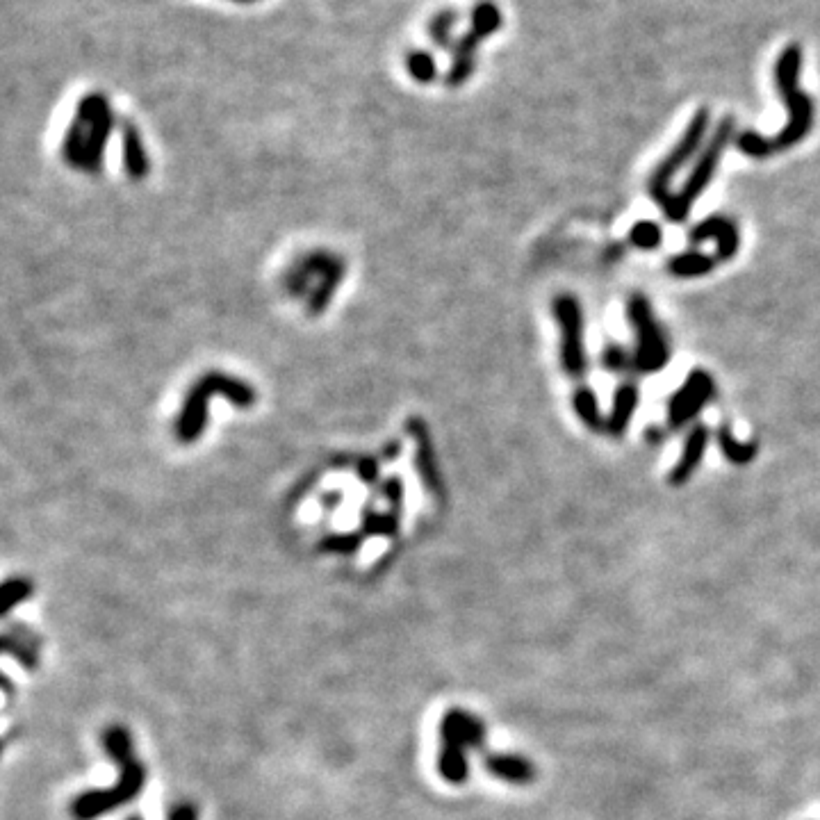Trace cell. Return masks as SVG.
I'll use <instances>...</instances> for the list:
<instances>
[{"mask_svg": "<svg viewBox=\"0 0 820 820\" xmlns=\"http://www.w3.org/2000/svg\"><path fill=\"white\" fill-rule=\"evenodd\" d=\"M105 750L110 757L117 761L121 768L119 784L110 791H89L82 793L80 798L71 805V814L78 820H94L98 816L108 814V811L126 805L142 791L146 770L139 764L133 754V743H130V734L123 727H112L105 734Z\"/></svg>", "mask_w": 820, "mask_h": 820, "instance_id": "1", "label": "cell"}, {"mask_svg": "<svg viewBox=\"0 0 820 820\" xmlns=\"http://www.w3.org/2000/svg\"><path fill=\"white\" fill-rule=\"evenodd\" d=\"M802 67V48L789 44L777 57L775 85L782 101L789 108V123L777 137H768L770 153L789 151L791 146L802 142L814 126V103L798 85V73Z\"/></svg>", "mask_w": 820, "mask_h": 820, "instance_id": "2", "label": "cell"}, {"mask_svg": "<svg viewBox=\"0 0 820 820\" xmlns=\"http://www.w3.org/2000/svg\"><path fill=\"white\" fill-rule=\"evenodd\" d=\"M709 126H711V112L707 108H700L693 114V119L691 123H688V128L684 130L682 139L672 146V151L659 164H656V169L652 171L650 196H652V201L663 210V215L668 217V221H672V224H682L684 217H682V212H679L677 196L670 192V180L675 178L677 171L693 158L697 149H700Z\"/></svg>", "mask_w": 820, "mask_h": 820, "instance_id": "3", "label": "cell"}, {"mask_svg": "<svg viewBox=\"0 0 820 820\" xmlns=\"http://www.w3.org/2000/svg\"><path fill=\"white\" fill-rule=\"evenodd\" d=\"M442 734V754H440V775L449 782L461 784L467 777V759L465 748H481L486 738V727H483L477 716L467 711H449L440 727Z\"/></svg>", "mask_w": 820, "mask_h": 820, "instance_id": "4", "label": "cell"}, {"mask_svg": "<svg viewBox=\"0 0 820 820\" xmlns=\"http://www.w3.org/2000/svg\"><path fill=\"white\" fill-rule=\"evenodd\" d=\"M470 16V30L454 41V48H451V64L445 73L447 87H461L472 78L474 69H477V51L481 41L502 28V12L490 0H481V3L474 5Z\"/></svg>", "mask_w": 820, "mask_h": 820, "instance_id": "5", "label": "cell"}, {"mask_svg": "<svg viewBox=\"0 0 820 820\" xmlns=\"http://www.w3.org/2000/svg\"><path fill=\"white\" fill-rule=\"evenodd\" d=\"M629 319L634 324L636 333V351H634V372L654 374L661 372L668 365L670 349L663 338L659 324L652 315V306L643 294H634L629 299Z\"/></svg>", "mask_w": 820, "mask_h": 820, "instance_id": "6", "label": "cell"}, {"mask_svg": "<svg viewBox=\"0 0 820 820\" xmlns=\"http://www.w3.org/2000/svg\"><path fill=\"white\" fill-rule=\"evenodd\" d=\"M734 126H736L734 117H725L723 121L718 123L716 128H713L711 139L707 142V146L702 149L700 158H697L691 176H688V180L684 183L682 192L677 194L679 212H682L684 219L688 217V210L693 208V203L700 199V194L709 187L713 174H716L718 162H720V158H723L725 149L734 137Z\"/></svg>", "mask_w": 820, "mask_h": 820, "instance_id": "7", "label": "cell"}, {"mask_svg": "<svg viewBox=\"0 0 820 820\" xmlns=\"http://www.w3.org/2000/svg\"><path fill=\"white\" fill-rule=\"evenodd\" d=\"M554 317L561 326V365L572 379H581L588 372L584 347V315L579 301L572 294L554 299Z\"/></svg>", "mask_w": 820, "mask_h": 820, "instance_id": "8", "label": "cell"}, {"mask_svg": "<svg viewBox=\"0 0 820 820\" xmlns=\"http://www.w3.org/2000/svg\"><path fill=\"white\" fill-rule=\"evenodd\" d=\"M713 392H716V385H713V379L707 372L695 369V372L688 374L686 383L670 397V404H668L670 431H679L684 424H688L693 417H697V413H700V410L707 406V401L713 397Z\"/></svg>", "mask_w": 820, "mask_h": 820, "instance_id": "9", "label": "cell"}, {"mask_svg": "<svg viewBox=\"0 0 820 820\" xmlns=\"http://www.w3.org/2000/svg\"><path fill=\"white\" fill-rule=\"evenodd\" d=\"M210 397H215L210 392L208 385L201 379L196 381L190 390H187L183 408H180L178 420H176V438L183 445H192V442L199 440L205 429H208L210 420Z\"/></svg>", "mask_w": 820, "mask_h": 820, "instance_id": "10", "label": "cell"}, {"mask_svg": "<svg viewBox=\"0 0 820 820\" xmlns=\"http://www.w3.org/2000/svg\"><path fill=\"white\" fill-rule=\"evenodd\" d=\"M408 433L413 436L415 442V470L417 477L422 479L424 488L431 492V495H440L442 492V479H440V467L436 458V449H433L431 433L426 429V424L422 417H410L408 422Z\"/></svg>", "mask_w": 820, "mask_h": 820, "instance_id": "11", "label": "cell"}, {"mask_svg": "<svg viewBox=\"0 0 820 820\" xmlns=\"http://www.w3.org/2000/svg\"><path fill=\"white\" fill-rule=\"evenodd\" d=\"M707 240L718 242V253H716L718 262H727L736 256L738 231L732 219H727L723 215H713V217L700 221V224H697L691 231V242L702 244Z\"/></svg>", "mask_w": 820, "mask_h": 820, "instance_id": "12", "label": "cell"}, {"mask_svg": "<svg viewBox=\"0 0 820 820\" xmlns=\"http://www.w3.org/2000/svg\"><path fill=\"white\" fill-rule=\"evenodd\" d=\"M707 442H709V429L704 424H695L693 431L688 433L686 438V445H684V454L679 458V463L672 467L670 472V486H684V483L691 481V477L697 470V465L702 463V456H704V449H707Z\"/></svg>", "mask_w": 820, "mask_h": 820, "instance_id": "13", "label": "cell"}, {"mask_svg": "<svg viewBox=\"0 0 820 820\" xmlns=\"http://www.w3.org/2000/svg\"><path fill=\"white\" fill-rule=\"evenodd\" d=\"M121 158L123 169H126V174L133 180H144L149 176V153H146L142 137H139V130L135 128L133 121L121 123Z\"/></svg>", "mask_w": 820, "mask_h": 820, "instance_id": "14", "label": "cell"}, {"mask_svg": "<svg viewBox=\"0 0 820 820\" xmlns=\"http://www.w3.org/2000/svg\"><path fill=\"white\" fill-rule=\"evenodd\" d=\"M201 381L208 385L212 395H219L224 397L228 404L235 406V408H251L256 406L258 401V392L251 388L249 383L237 379V376L231 374H224V372H208L201 376Z\"/></svg>", "mask_w": 820, "mask_h": 820, "instance_id": "15", "label": "cell"}, {"mask_svg": "<svg viewBox=\"0 0 820 820\" xmlns=\"http://www.w3.org/2000/svg\"><path fill=\"white\" fill-rule=\"evenodd\" d=\"M114 123H117V119H114L112 108L105 110L101 117H96L92 123H87V155L85 167H82V171H87V174H98V171H101L105 146H108Z\"/></svg>", "mask_w": 820, "mask_h": 820, "instance_id": "16", "label": "cell"}, {"mask_svg": "<svg viewBox=\"0 0 820 820\" xmlns=\"http://www.w3.org/2000/svg\"><path fill=\"white\" fill-rule=\"evenodd\" d=\"M638 385L634 381H625L618 385L613 395V408L609 420H606V433H611L613 438L625 436L627 426L631 422V415L638 406Z\"/></svg>", "mask_w": 820, "mask_h": 820, "instance_id": "17", "label": "cell"}, {"mask_svg": "<svg viewBox=\"0 0 820 820\" xmlns=\"http://www.w3.org/2000/svg\"><path fill=\"white\" fill-rule=\"evenodd\" d=\"M486 770L504 782L511 784H529L536 779V768L531 761L518 757V754H495V757H486Z\"/></svg>", "mask_w": 820, "mask_h": 820, "instance_id": "18", "label": "cell"}, {"mask_svg": "<svg viewBox=\"0 0 820 820\" xmlns=\"http://www.w3.org/2000/svg\"><path fill=\"white\" fill-rule=\"evenodd\" d=\"M344 274H347V267H344V260L338 256L328 272L319 278V285L315 287V292H310L308 297V315L319 317L326 313V308L331 306V301L335 297V290H338L340 283L344 281Z\"/></svg>", "mask_w": 820, "mask_h": 820, "instance_id": "19", "label": "cell"}, {"mask_svg": "<svg viewBox=\"0 0 820 820\" xmlns=\"http://www.w3.org/2000/svg\"><path fill=\"white\" fill-rule=\"evenodd\" d=\"M718 260L700 251H686L668 262V272L679 278H697L716 269Z\"/></svg>", "mask_w": 820, "mask_h": 820, "instance_id": "20", "label": "cell"}, {"mask_svg": "<svg viewBox=\"0 0 820 820\" xmlns=\"http://www.w3.org/2000/svg\"><path fill=\"white\" fill-rule=\"evenodd\" d=\"M718 445L723 449V454L729 463L734 465H748L757 456V442H738L732 433V426L729 422H723L716 431Z\"/></svg>", "mask_w": 820, "mask_h": 820, "instance_id": "21", "label": "cell"}, {"mask_svg": "<svg viewBox=\"0 0 820 820\" xmlns=\"http://www.w3.org/2000/svg\"><path fill=\"white\" fill-rule=\"evenodd\" d=\"M85 155H87V123H82L80 119H73L69 123L67 135L62 139V158L69 167L82 169L85 167Z\"/></svg>", "mask_w": 820, "mask_h": 820, "instance_id": "22", "label": "cell"}, {"mask_svg": "<svg viewBox=\"0 0 820 820\" xmlns=\"http://www.w3.org/2000/svg\"><path fill=\"white\" fill-rule=\"evenodd\" d=\"M574 410H577L579 420L584 422L593 433H604L606 431V420L600 413V404H597L595 392L581 385L574 392Z\"/></svg>", "mask_w": 820, "mask_h": 820, "instance_id": "23", "label": "cell"}, {"mask_svg": "<svg viewBox=\"0 0 820 820\" xmlns=\"http://www.w3.org/2000/svg\"><path fill=\"white\" fill-rule=\"evenodd\" d=\"M406 67L410 78L420 82V85H431V82L438 78V64L429 51H417V48L410 51L406 55Z\"/></svg>", "mask_w": 820, "mask_h": 820, "instance_id": "24", "label": "cell"}, {"mask_svg": "<svg viewBox=\"0 0 820 820\" xmlns=\"http://www.w3.org/2000/svg\"><path fill=\"white\" fill-rule=\"evenodd\" d=\"M458 21L456 10H442L429 21V37L438 48H454V39H451V28Z\"/></svg>", "mask_w": 820, "mask_h": 820, "instance_id": "25", "label": "cell"}, {"mask_svg": "<svg viewBox=\"0 0 820 820\" xmlns=\"http://www.w3.org/2000/svg\"><path fill=\"white\" fill-rule=\"evenodd\" d=\"M32 595V584L28 579H7L3 590H0V602H3V615L10 613L16 604L26 602Z\"/></svg>", "mask_w": 820, "mask_h": 820, "instance_id": "26", "label": "cell"}, {"mask_svg": "<svg viewBox=\"0 0 820 820\" xmlns=\"http://www.w3.org/2000/svg\"><path fill=\"white\" fill-rule=\"evenodd\" d=\"M736 149L754 160H764L773 155L768 146V137L754 133V130H745V133L736 135Z\"/></svg>", "mask_w": 820, "mask_h": 820, "instance_id": "27", "label": "cell"}, {"mask_svg": "<svg viewBox=\"0 0 820 820\" xmlns=\"http://www.w3.org/2000/svg\"><path fill=\"white\" fill-rule=\"evenodd\" d=\"M629 242L643 251H652L656 246H661V228L656 226L654 221H638V224L631 228Z\"/></svg>", "mask_w": 820, "mask_h": 820, "instance_id": "28", "label": "cell"}, {"mask_svg": "<svg viewBox=\"0 0 820 820\" xmlns=\"http://www.w3.org/2000/svg\"><path fill=\"white\" fill-rule=\"evenodd\" d=\"M602 365L613 374H625L627 369H634V356L618 347V344H609L602 354Z\"/></svg>", "mask_w": 820, "mask_h": 820, "instance_id": "29", "label": "cell"}, {"mask_svg": "<svg viewBox=\"0 0 820 820\" xmlns=\"http://www.w3.org/2000/svg\"><path fill=\"white\" fill-rule=\"evenodd\" d=\"M365 529L367 533H376V536H390V533H395L397 529V518H392V515H379V513H372L367 515L365 520Z\"/></svg>", "mask_w": 820, "mask_h": 820, "instance_id": "30", "label": "cell"}, {"mask_svg": "<svg viewBox=\"0 0 820 820\" xmlns=\"http://www.w3.org/2000/svg\"><path fill=\"white\" fill-rule=\"evenodd\" d=\"M383 495L388 499L392 511H401V506H404V481L399 477H390L383 481Z\"/></svg>", "mask_w": 820, "mask_h": 820, "instance_id": "31", "label": "cell"}, {"mask_svg": "<svg viewBox=\"0 0 820 820\" xmlns=\"http://www.w3.org/2000/svg\"><path fill=\"white\" fill-rule=\"evenodd\" d=\"M3 652H5V654H16L14 659H19L26 668H35V666H37V656L32 654V652L23 650L21 645H16L14 638H10V636L3 638Z\"/></svg>", "mask_w": 820, "mask_h": 820, "instance_id": "32", "label": "cell"}, {"mask_svg": "<svg viewBox=\"0 0 820 820\" xmlns=\"http://www.w3.org/2000/svg\"><path fill=\"white\" fill-rule=\"evenodd\" d=\"M358 479L367 483V486H374V483L379 481V461H374V458H363V461L358 463Z\"/></svg>", "mask_w": 820, "mask_h": 820, "instance_id": "33", "label": "cell"}, {"mask_svg": "<svg viewBox=\"0 0 820 820\" xmlns=\"http://www.w3.org/2000/svg\"><path fill=\"white\" fill-rule=\"evenodd\" d=\"M358 543H360V538L354 536V533H349V536H333V538L324 540V547L338 549V552H354Z\"/></svg>", "mask_w": 820, "mask_h": 820, "instance_id": "34", "label": "cell"}, {"mask_svg": "<svg viewBox=\"0 0 820 820\" xmlns=\"http://www.w3.org/2000/svg\"><path fill=\"white\" fill-rule=\"evenodd\" d=\"M130 820H139V818H130ZM169 820H196V811L190 805H183L174 809V814H171Z\"/></svg>", "mask_w": 820, "mask_h": 820, "instance_id": "35", "label": "cell"}, {"mask_svg": "<svg viewBox=\"0 0 820 820\" xmlns=\"http://www.w3.org/2000/svg\"><path fill=\"white\" fill-rule=\"evenodd\" d=\"M235 3H256V0H235Z\"/></svg>", "mask_w": 820, "mask_h": 820, "instance_id": "36", "label": "cell"}]
</instances>
